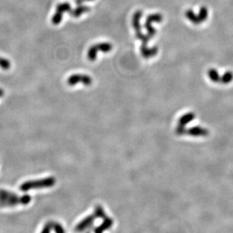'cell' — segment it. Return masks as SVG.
Masks as SVG:
<instances>
[{
    "label": "cell",
    "instance_id": "obj_1",
    "mask_svg": "<svg viewBox=\"0 0 233 233\" xmlns=\"http://www.w3.org/2000/svg\"><path fill=\"white\" fill-rule=\"evenodd\" d=\"M143 12L141 11H137L133 14L132 18V25L133 29L135 30L136 36L137 39L141 41L142 44L140 46V53L143 56V58L146 59L153 58V56L157 55L158 53V47L154 46L152 47H148V41L150 40V38L147 34H144L142 32V28L140 25V19L142 18Z\"/></svg>",
    "mask_w": 233,
    "mask_h": 233
},
{
    "label": "cell",
    "instance_id": "obj_2",
    "mask_svg": "<svg viewBox=\"0 0 233 233\" xmlns=\"http://www.w3.org/2000/svg\"><path fill=\"white\" fill-rule=\"evenodd\" d=\"M32 200L29 194L19 196L15 193L6 190H0V205L3 207H13L18 205H27Z\"/></svg>",
    "mask_w": 233,
    "mask_h": 233
},
{
    "label": "cell",
    "instance_id": "obj_3",
    "mask_svg": "<svg viewBox=\"0 0 233 233\" xmlns=\"http://www.w3.org/2000/svg\"><path fill=\"white\" fill-rule=\"evenodd\" d=\"M55 183L56 179L54 177H48L38 180L26 181L20 185L19 189L23 192H27L32 189L50 188L53 187Z\"/></svg>",
    "mask_w": 233,
    "mask_h": 233
},
{
    "label": "cell",
    "instance_id": "obj_4",
    "mask_svg": "<svg viewBox=\"0 0 233 233\" xmlns=\"http://www.w3.org/2000/svg\"><path fill=\"white\" fill-rule=\"evenodd\" d=\"M113 49L112 44L110 42H101L91 46L88 51V58L89 61H95L97 59V53L101 51L107 53L111 51Z\"/></svg>",
    "mask_w": 233,
    "mask_h": 233
},
{
    "label": "cell",
    "instance_id": "obj_5",
    "mask_svg": "<svg viewBox=\"0 0 233 233\" xmlns=\"http://www.w3.org/2000/svg\"><path fill=\"white\" fill-rule=\"evenodd\" d=\"M186 18L194 24L198 25L201 23L204 22L209 16V11L206 6H202L200 8V11L197 15L194 13V12L191 10L188 9L185 12Z\"/></svg>",
    "mask_w": 233,
    "mask_h": 233
},
{
    "label": "cell",
    "instance_id": "obj_6",
    "mask_svg": "<svg viewBox=\"0 0 233 233\" xmlns=\"http://www.w3.org/2000/svg\"><path fill=\"white\" fill-rule=\"evenodd\" d=\"M163 19V16L159 13L152 14L147 16L145 23V28L147 31V35L150 39L156 34V29L152 26V23H161Z\"/></svg>",
    "mask_w": 233,
    "mask_h": 233
},
{
    "label": "cell",
    "instance_id": "obj_7",
    "mask_svg": "<svg viewBox=\"0 0 233 233\" xmlns=\"http://www.w3.org/2000/svg\"><path fill=\"white\" fill-rule=\"evenodd\" d=\"M71 9V6L68 2L61 3L57 5L56 9V12L53 15L51 22L54 25H58L62 22L63 15L65 12H69Z\"/></svg>",
    "mask_w": 233,
    "mask_h": 233
},
{
    "label": "cell",
    "instance_id": "obj_8",
    "mask_svg": "<svg viewBox=\"0 0 233 233\" xmlns=\"http://www.w3.org/2000/svg\"><path fill=\"white\" fill-rule=\"evenodd\" d=\"M67 84L71 86H75L76 84L81 83L84 86H89L93 83V79L89 75L84 74H75L70 76L67 80Z\"/></svg>",
    "mask_w": 233,
    "mask_h": 233
},
{
    "label": "cell",
    "instance_id": "obj_9",
    "mask_svg": "<svg viewBox=\"0 0 233 233\" xmlns=\"http://www.w3.org/2000/svg\"><path fill=\"white\" fill-rule=\"evenodd\" d=\"M186 133L194 137H206L209 135V131L200 126H194L187 129Z\"/></svg>",
    "mask_w": 233,
    "mask_h": 233
},
{
    "label": "cell",
    "instance_id": "obj_10",
    "mask_svg": "<svg viewBox=\"0 0 233 233\" xmlns=\"http://www.w3.org/2000/svg\"><path fill=\"white\" fill-rule=\"evenodd\" d=\"M52 230H53L54 232L58 233H62L64 232V230H63L62 225L58 223L53 222H49L45 224L43 230L41 231L42 233H47L50 232Z\"/></svg>",
    "mask_w": 233,
    "mask_h": 233
},
{
    "label": "cell",
    "instance_id": "obj_11",
    "mask_svg": "<svg viewBox=\"0 0 233 233\" xmlns=\"http://www.w3.org/2000/svg\"><path fill=\"white\" fill-rule=\"evenodd\" d=\"M90 10L91 9L88 6L79 5L75 9H71L69 13L71 16L76 18H79L82 15H83V14L89 12Z\"/></svg>",
    "mask_w": 233,
    "mask_h": 233
},
{
    "label": "cell",
    "instance_id": "obj_12",
    "mask_svg": "<svg viewBox=\"0 0 233 233\" xmlns=\"http://www.w3.org/2000/svg\"><path fill=\"white\" fill-rule=\"evenodd\" d=\"M95 216H89L86 218H84L83 220H82L76 226L75 230L76 231H82L84 230H85L93 223V222L95 220Z\"/></svg>",
    "mask_w": 233,
    "mask_h": 233
},
{
    "label": "cell",
    "instance_id": "obj_13",
    "mask_svg": "<svg viewBox=\"0 0 233 233\" xmlns=\"http://www.w3.org/2000/svg\"><path fill=\"white\" fill-rule=\"evenodd\" d=\"M195 118V114L192 112H189L187 114L181 116L179 119V125L185 126L189 123L192 121Z\"/></svg>",
    "mask_w": 233,
    "mask_h": 233
},
{
    "label": "cell",
    "instance_id": "obj_14",
    "mask_svg": "<svg viewBox=\"0 0 233 233\" xmlns=\"http://www.w3.org/2000/svg\"><path fill=\"white\" fill-rule=\"evenodd\" d=\"M113 225V220L110 218H106L104 219L103 223L98 226L95 230V232H102L106 229H109L111 226Z\"/></svg>",
    "mask_w": 233,
    "mask_h": 233
},
{
    "label": "cell",
    "instance_id": "obj_15",
    "mask_svg": "<svg viewBox=\"0 0 233 233\" xmlns=\"http://www.w3.org/2000/svg\"><path fill=\"white\" fill-rule=\"evenodd\" d=\"M208 76L211 81L215 83L220 82L222 76L218 73V71L216 69H210L208 71Z\"/></svg>",
    "mask_w": 233,
    "mask_h": 233
},
{
    "label": "cell",
    "instance_id": "obj_16",
    "mask_svg": "<svg viewBox=\"0 0 233 233\" xmlns=\"http://www.w3.org/2000/svg\"><path fill=\"white\" fill-rule=\"evenodd\" d=\"M233 80V73L230 71H226L221 78L220 83L223 84H228Z\"/></svg>",
    "mask_w": 233,
    "mask_h": 233
},
{
    "label": "cell",
    "instance_id": "obj_17",
    "mask_svg": "<svg viewBox=\"0 0 233 233\" xmlns=\"http://www.w3.org/2000/svg\"><path fill=\"white\" fill-rule=\"evenodd\" d=\"M95 218H99L102 219H104L106 218V215L104 212V210L102 209L101 206H97L95 210Z\"/></svg>",
    "mask_w": 233,
    "mask_h": 233
},
{
    "label": "cell",
    "instance_id": "obj_18",
    "mask_svg": "<svg viewBox=\"0 0 233 233\" xmlns=\"http://www.w3.org/2000/svg\"><path fill=\"white\" fill-rule=\"evenodd\" d=\"M11 67V62L4 58L0 57V67L4 70H8Z\"/></svg>",
    "mask_w": 233,
    "mask_h": 233
},
{
    "label": "cell",
    "instance_id": "obj_19",
    "mask_svg": "<svg viewBox=\"0 0 233 233\" xmlns=\"http://www.w3.org/2000/svg\"><path fill=\"white\" fill-rule=\"evenodd\" d=\"M186 130L187 129L185 128V126L179 125L175 130V132L178 134V135L181 136V135H183V134L186 133Z\"/></svg>",
    "mask_w": 233,
    "mask_h": 233
},
{
    "label": "cell",
    "instance_id": "obj_20",
    "mask_svg": "<svg viewBox=\"0 0 233 233\" xmlns=\"http://www.w3.org/2000/svg\"><path fill=\"white\" fill-rule=\"evenodd\" d=\"M91 1H94V0H75V3L76 5H81L84 2H91Z\"/></svg>",
    "mask_w": 233,
    "mask_h": 233
},
{
    "label": "cell",
    "instance_id": "obj_21",
    "mask_svg": "<svg viewBox=\"0 0 233 233\" xmlns=\"http://www.w3.org/2000/svg\"><path fill=\"white\" fill-rule=\"evenodd\" d=\"M3 95H4V91H3V90L2 89L0 88V97H3Z\"/></svg>",
    "mask_w": 233,
    "mask_h": 233
}]
</instances>
